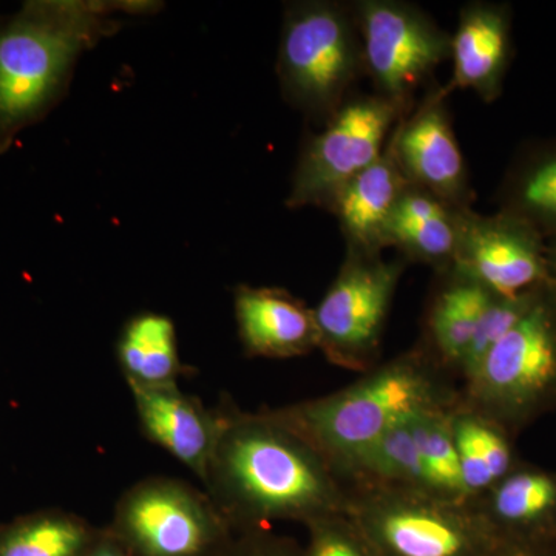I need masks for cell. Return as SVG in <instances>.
<instances>
[{
  "label": "cell",
  "instance_id": "obj_27",
  "mask_svg": "<svg viewBox=\"0 0 556 556\" xmlns=\"http://www.w3.org/2000/svg\"><path fill=\"white\" fill-rule=\"evenodd\" d=\"M212 556H299L262 529L237 530Z\"/></svg>",
  "mask_w": 556,
  "mask_h": 556
},
{
  "label": "cell",
  "instance_id": "obj_9",
  "mask_svg": "<svg viewBox=\"0 0 556 556\" xmlns=\"http://www.w3.org/2000/svg\"><path fill=\"white\" fill-rule=\"evenodd\" d=\"M108 529L131 556H212L233 533L208 495L164 477L127 490Z\"/></svg>",
  "mask_w": 556,
  "mask_h": 556
},
{
  "label": "cell",
  "instance_id": "obj_24",
  "mask_svg": "<svg viewBox=\"0 0 556 556\" xmlns=\"http://www.w3.org/2000/svg\"><path fill=\"white\" fill-rule=\"evenodd\" d=\"M453 408L420 413L409 419V428L431 495L453 503H467L450 420Z\"/></svg>",
  "mask_w": 556,
  "mask_h": 556
},
{
  "label": "cell",
  "instance_id": "obj_2",
  "mask_svg": "<svg viewBox=\"0 0 556 556\" xmlns=\"http://www.w3.org/2000/svg\"><path fill=\"white\" fill-rule=\"evenodd\" d=\"M453 380L416 345L379 362L342 390L273 412L309 441L342 478L343 468L390 428L420 413L455 407L459 387Z\"/></svg>",
  "mask_w": 556,
  "mask_h": 556
},
{
  "label": "cell",
  "instance_id": "obj_4",
  "mask_svg": "<svg viewBox=\"0 0 556 556\" xmlns=\"http://www.w3.org/2000/svg\"><path fill=\"white\" fill-rule=\"evenodd\" d=\"M277 75L285 100L324 126L356 93L365 76L353 2L289 3L278 46Z\"/></svg>",
  "mask_w": 556,
  "mask_h": 556
},
{
  "label": "cell",
  "instance_id": "obj_21",
  "mask_svg": "<svg viewBox=\"0 0 556 556\" xmlns=\"http://www.w3.org/2000/svg\"><path fill=\"white\" fill-rule=\"evenodd\" d=\"M116 353L130 390L178 386L182 364L169 317L156 313L131 317L121 332Z\"/></svg>",
  "mask_w": 556,
  "mask_h": 556
},
{
  "label": "cell",
  "instance_id": "obj_23",
  "mask_svg": "<svg viewBox=\"0 0 556 556\" xmlns=\"http://www.w3.org/2000/svg\"><path fill=\"white\" fill-rule=\"evenodd\" d=\"M342 479L350 489H408L430 493L409 419L390 428L354 457L343 468Z\"/></svg>",
  "mask_w": 556,
  "mask_h": 556
},
{
  "label": "cell",
  "instance_id": "obj_22",
  "mask_svg": "<svg viewBox=\"0 0 556 556\" xmlns=\"http://www.w3.org/2000/svg\"><path fill=\"white\" fill-rule=\"evenodd\" d=\"M100 530L60 508L33 511L0 525V556H84Z\"/></svg>",
  "mask_w": 556,
  "mask_h": 556
},
{
  "label": "cell",
  "instance_id": "obj_14",
  "mask_svg": "<svg viewBox=\"0 0 556 556\" xmlns=\"http://www.w3.org/2000/svg\"><path fill=\"white\" fill-rule=\"evenodd\" d=\"M437 274L417 345L452 376L459 379L471 340L485 309L496 298L490 289L456 266Z\"/></svg>",
  "mask_w": 556,
  "mask_h": 556
},
{
  "label": "cell",
  "instance_id": "obj_3",
  "mask_svg": "<svg viewBox=\"0 0 556 556\" xmlns=\"http://www.w3.org/2000/svg\"><path fill=\"white\" fill-rule=\"evenodd\" d=\"M109 7L30 0L0 20V155L67 91L79 54L112 30Z\"/></svg>",
  "mask_w": 556,
  "mask_h": 556
},
{
  "label": "cell",
  "instance_id": "obj_16",
  "mask_svg": "<svg viewBox=\"0 0 556 556\" xmlns=\"http://www.w3.org/2000/svg\"><path fill=\"white\" fill-rule=\"evenodd\" d=\"M470 504L497 538L556 547V471L521 460Z\"/></svg>",
  "mask_w": 556,
  "mask_h": 556
},
{
  "label": "cell",
  "instance_id": "obj_10",
  "mask_svg": "<svg viewBox=\"0 0 556 556\" xmlns=\"http://www.w3.org/2000/svg\"><path fill=\"white\" fill-rule=\"evenodd\" d=\"M405 113L376 93H354L300 152L287 206L331 207L351 179L382 155Z\"/></svg>",
  "mask_w": 556,
  "mask_h": 556
},
{
  "label": "cell",
  "instance_id": "obj_5",
  "mask_svg": "<svg viewBox=\"0 0 556 556\" xmlns=\"http://www.w3.org/2000/svg\"><path fill=\"white\" fill-rule=\"evenodd\" d=\"M459 402L517 438L556 409V288L546 285L515 327L460 379Z\"/></svg>",
  "mask_w": 556,
  "mask_h": 556
},
{
  "label": "cell",
  "instance_id": "obj_25",
  "mask_svg": "<svg viewBox=\"0 0 556 556\" xmlns=\"http://www.w3.org/2000/svg\"><path fill=\"white\" fill-rule=\"evenodd\" d=\"M308 529L305 556H378L348 514L317 519Z\"/></svg>",
  "mask_w": 556,
  "mask_h": 556
},
{
  "label": "cell",
  "instance_id": "obj_28",
  "mask_svg": "<svg viewBox=\"0 0 556 556\" xmlns=\"http://www.w3.org/2000/svg\"><path fill=\"white\" fill-rule=\"evenodd\" d=\"M486 556H556V547L497 538L495 546Z\"/></svg>",
  "mask_w": 556,
  "mask_h": 556
},
{
  "label": "cell",
  "instance_id": "obj_8",
  "mask_svg": "<svg viewBox=\"0 0 556 556\" xmlns=\"http://www.w3.org/2000/svg\"><path fill=\"white\" fill-rule=\"evenodd\" d=\"M408 263L350 251L327 294L314 308L318 350L332 365L367 372L379 364L391 303Z\"/></svg>",
  "mask_w": 556,
  "mask_h": 556
},
{
  "label": "cell",
  "instance_id": "obj_1",
  "mask_svg": "<svg viewBox=\"0 0 556 556\" xmlns=\"http://www.w3.org/2000/svg\"><path fill=\"white\" fill-rule=\"evenodd\" d=\"M223 415L203 482L233 532L348 514L350 485L299 431L274 412Z\"/></svg>",
  "mask_w": 556,
  "mask_h": 556
},
{
  "label": "cell",
  "instance_id": "obj_30",
  "mask_svg": "<svg viewBox=\"0 0 556 556\" xmlns=\"http://www.w3.org/2000/svg\"><path fill=\"white\" fill-rule=\"evenodd\" d=\"M547 266H548V278H551V285L556 288V247L547 251Z\"/></svg>",
  "mask_w": 556,
  "mask_h": 556
},
{
  "label": "cell",
  "instance_id": "obj_17",
  "mask_svg": "<svg viewBox=\"0 0 556 556\" xmlns=\"http://www.w3.org/2000/svg\"><path fill=\"white\" fill-rule=\"evenodd\" d=\"M510 58V20L506 9L489 2L466 3L452 35L450 90H473L495 101Z\"/></svg>",
  "mask_w": 556,
  "mask_h": 556
},
{
  "label": "cell",
  "instance_id": "obj_26",
  "mask_svg": "<svg viewBox=\"0 0 556 556\" xmlns=\"http://www.w3.org/2000/svg\"><path fill=\"white\" fill-rule=\"evenodd\" d=\"M518 212L511 214L556 222V155L541 161L518 179L515 189Z\"/></svg>",
  "mask_w": 556,
  "mask_h": 556
},
{
  "label": "cell",
  "instance_id": "obj_7",
  "mask_svg": "<svg viewBox=\"0 0 556 556\" xmlns=\"http://www.w3.org/2000/svg\"><path fill=\"white\" fill-rule=\"evenodd\" d=\"M353 9L372 93L408 115L419 90L426 91L439 65L450 61L452 33L402 0H357Z\"/></svg>",
  "mask_w": 556,
  "mask_h": 556
},
{
  "label": "cell",
  "instance_id": "obj_18",
  "mask_svg": "<svg viewBox=\"0 0 556 556\" xmlns=\"http://www.w3.org/2000/svg\"><path fill=\"white\" fill-rule=\"evenodd\" d=\"M408 181L399 167L390 139L382 155L340 190L331 212L350 251L382 254L387 229Z\"/></svg>",
  "mask_w": 556,
  "mask_h": 556
},
{
  "label": "cell",
  "instance_id": "obj_15",
  "mask_svg": "<svg viewBox=\"0 0 556 556\" xmlns=\"http://www.w3.org/2000/svg\"><path fill=\"white\" fill-rule=\"evenodd\" d=\"M237 327L248 356L291 358L318 350L314 308L287 289H236Z\"/></svg>",
  "mask_w": 556,
  "mask_h": 556
},
{
  "label": "cell",
  "instance_id": "obj_19",
  "mask_svg": "<svg viewBox=\"0 0 556 556\" xmlns=\"http://www.w3.org/2000/svg\"><path fill=\"white\" fill-rule=\"evenodd\" d=\"M463 208L408 185L387 229V249L393 248L407 263H424L434 273L455 263L459 214Z\"/></svg>",
  "mask_w": 556,
  "mask_h": 556
},
{
  "label": "cell",
  "instance_id": "obj_29",
  "mask_svg": "<svg viewBox=\"0 0 556 556\" xmlns=\"http://www.w3.org/2000/svg\"><path fill=\"white\" fill-rule=\"evenodd\" d=\"M84 556H131L127 548L112 535L109 529H101L97 540Z\"/></svg>",
  "mask_w": 556,
  "mask_h": 556
},
{
  "label": "cell",
  "instance_id": "obj_13",
  "mask_svg": "<svg viewBox=\"0 0 556 556\" xmlns=\"http://www.w3.org/2000/svg\"><path fill=\"white\" fill-rule=\"evenodd\" d=\"M139 422L159 444L204 481L223 427V409L208 412L178 386L131 388Z\"/></svg>",
  "mask_w": 556,
  "mask_h": 556
},
{
  "label": "cell",
  "instance_id": "obj_11",
  "mask_svg": "<svg viewBox=\"0 0 556 556\" xmlns=\"http://www.w3.org/2000/svg\"><path fill=\"white\" fill-rule=\"evenodd\" d=\"M453 266L501 298L551 283L547 251L535 226L508 211L481 215L463 208Z\"/></svg>",
  "mask_w": 556,
  "mask_h": 556
},
{
  "label": "cell",
  "instance_id": "obj_12",
  "mask_svg": "<svg viewBox=\"0 0 556 556\" xmlns=\"http://www.w3.org/2000/svg\"><path fill=\"white\" fill-rule=\"evenodd\" d=\"M448 86L431 84L415 109L399 121L390 137L391 149L408 185L468 208L473 204L466 160L453 130Z\"/></svg>",
  "mask_w": 556,
  "mask_h": 556
},
{
  "label": "cell",
  "instance_id": "obj_6",
  "mask_svg": "<svg viewBox=\"0 0 556 556\" xmlns=\"http://www.w3.org/2000/svg\"><path fill=\"white\" fill-rule=\"evenodd\" d=\"M348 517L378 556H486L497 541L468 503L408 489H351Z\"/></svg>",
  "mask_w": 556,
  "mask_h": 556
},
{
  "label": "cell",
  "instance_id": "obj_20",
  "mask_svg": "<svg viewBox=\"0 0 556 556\" xmlns=\"http://www.w3.org/2000/svg\"><path fill=\"white\" fill-rule=\"evenodd\" d=\"M450 420L466 501L475 503L503 481L522 459L515 448V437L477 409L457 402L450 413Z\"/></svg>",
  "mask_w": 556,
  "mask_h": 556
}]
</instances>
